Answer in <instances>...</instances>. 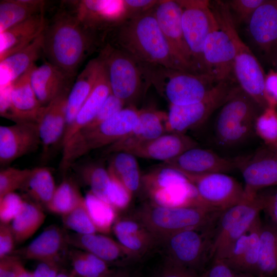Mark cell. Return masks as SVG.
I'll use <instances>...</instances> for the list:
<instances>
[{
  "label": "cell",
  "instance_id": "cell-1",
  "mask_svg": "<svg viewBox=\"0 0 277 277\" xmlns=\"http://www.w3.org/2000/svg\"><path fill=\"white\" fill-rule=\"evenodd\" d=\"M42 36V50L47 61L73 78L80 65L102 40L71 9L59 10L46 21Z\"/></svg>",
  "mask_w": 277,
  "mask_h": 277
},
{
  "label": "cell",
  "instance_id": "cell-2",
  "mask_svg": "<svg viewBox=\"0 0 277 277\" xmlns=\"http://www.w3.org/2000/svg\"><path fill=\"white\" fill-rule=\"evenodd\" d=\"M154 8L126 20L115 28L114 44L141 63L185 71L160 29Z\"/></svg>",
  "mask_w": 277,
  "mask_h": 277
},
{
  "label": "cell",
  "instance_id": "cell-3",
  "mask_svg": "<svg viewBox=\"0 0 277 277\" xmlns=\"http://www.w3.org/2000/svg\"><path fill=\"white\" fill-rule=\"evenodd\" d=\"M140 64L146 85L154 86L170 105L183 106L197 103L217 83L208 74H195L157 65Z\"/></svg>",
  "mask_w": 277,
  "mask_h": 277
},
{
  "label": "cell",
  "instance_id": "cell-4",
  "mask_svg": "<svg viewBox=\"0 0 277 277\" xmlns=\"http://www.w3.org/2000/svg\"><path fill=\"white\" fill-rule=\"evenodd\" d=\"M219 109L213 124V138L224 148L241 145L255 134L256 120L264 110L239 85Z\"/></svg>",
  "mask_w": 277,
  "mask_h": 277
},
{
  "label": "cell",
  "instance_id": "cell-5",
  "mask_svg": "<svg viewBox=\"0 0 277 277\" xmlns=\"http://www.w3.org/2000/svg\"><path fill=\"white\" fill-rule=\"evenodd\" d=\"M138 114L139 110L129 105L100 125L77 132L63 147L61 170L65 172L90 151L109 146L126 137L137 124Z\"/></svg>",
  "mask_w": 277,
  "mask_h": 277
},
{
  "label": "cell",
  "instance_id": "cell-6",
  "mask_svg": "<svg viewBox=\"0 0 277 277\" xmlns=\"http://www.w3.org/2000/svg\"><path fill=\"white\" fill-rule=\"evenodd\" d=\"M210 8L220 27L230 37L235 48L233 74L240 87L263 109L268 107L264 95L265 76L258 60L241 39L226 2L217 1Z\"/></svg>",
  "mask_w": 277,
  "mask_h": 277
},
{
  "label": "cell",
  "instance_id": "cell-7",
  "mask_svg": "<svg viewBox=\"0 0 277 277\" xmlns=\"http://www.w3.org/2000/svg\"><path fill=\"white\" fill-rule=\"evenodd\" d=\"M221 213L201 206L165 207L150 203L140 210L137 220L159 242L177 231L204 229Z\"/></svg>",
  "mask_w": 277,
  "mask_h": 277
},
{
  "label": "cell",
  "instance_id": "cell-8",
  "mask_svg": "<svg viewBox=\"0 0 277 277\" xmlns=\"http://www.w3.org/2000/svg\"><path fill=\"white\" fill-rule=\"evenodd\" d=\"M97 57L111 93L126 104L133 105L146 86L139 62L124 50L110 43L103 46Z\"/></svg>",
  "mask_w": 277,
  "mask_h": 277
},
{
  "label": "cell",
  "instance_id": "cell-9",
  "mask_svg": "<svg viewBox=\"0 0 277 277\" xmlns=\"http://www.w3.org/2000/svg\"><path fill=\"white\" fill-rule=\"evenodd\" d=\"M261 211L257 194H245L241 201L222 212L210 250L213 260L225 259L235 242L248 231Z\"/></svg>",
  "mask_w": 277,
  "mask_h": 277
},
{
  "label": "cell",
  "instance_id": "cell-10",
  "mask_svg": "<svg viewBox=\"0 0 277 277\" xmlns=\"http://www.w3.org/2000/svg\"><path fill=\"white\" fill-rule=\"evenodd\" d=\"M182 9V24L185 41L198 74H206L203 58L206 38L215 17L207 0H177Z\"/></svg>",
  "mask_w": 277,
  "mask_h": 277
},
{
  "label": "cell",
  "instance_id": "cell-11",
  "mask_svg": "<svg viewBox=\"0 0 277 277\" xmlns=\"http://www.w3.org/2000/svg\"><path fill=\"white\" fill-rule=\"evenodd\" d=\"M230 80L217 83L207 96L197 103L183 106L170 105L166 131L184 133L205 122L222 106L236 86L231 84Z\"/></svg>",
  "mask_w": 277,
  "mask_h": 277
},
{
  "label": "cell",
  "instance_id": "cell-12",
  "mask_svg": "<svg viewBox=\"0 0 277 277\" xmlns=\"http://www.w3.org/2000/svg\"><path fill=\"white\" fill-rule=\"evenodd\" d=\"M183 175L195 189L200 205L211 210L222 212L245 196L244 187L226 173Z\"/></svg>",
  "mask_w": 277,
  "mask_h": 277
},
{
  "label": "cell",
  "instance_id": "cell-13",
  "mask_svg": "<svg viewBox=\"0 0 277 277\" xmlns=\"http://www.w3.org/2000/svg\"><path fill=\"white\" fill-rule=\"evenodd\" d=\"M82 24L101 37L128 19L124 0L67 1Z\"/></svg>",
  "mask_w": 277,
  "mask_h": 277
},
{
  "label": "cell",
  "instance_id": "cell-14",
  "mask_svg": "<svg viewBox=\"0 0 277 277\" xmlns=\"http://www.w3.org/2000/svg\"><path fill=\"white\" fill-rule=\"evenodd\" d=\"M247 194L277 186V147L264 144L252 154L238 157Z\"/></svg>",
  "mask_w": 277,
  "mask_h": 277
},
{
  "label": "cell",
  "instance_id": "cell-15",
  "mask_svg": "<svg viewBox=\"0 0 277 277\" xmlns=\"http://www.w3.org/2000/svg\"><path fill=\"white\" fill-rule=\"evenodd\" d=\"M154 14L164 36L184 70L196 72L185 39L182 24V9L177 0H159Z\"/></svg>",
  "mask_w": 277,
  "mask_h": 277
},
{
  "label": "cell",
  "instance_id": "cell-16",
  "mask_svg": "<svg viewBox=\"0 0 277 277\" xmlns=\"http://www.w3.org/2000/svg\"><path fill=\"white\" fill-rule=\"evenodd\" d=\"M205 233L202 229H186L174 232L159 241L164 247L166 260L190 271L198 268L208 247Z\"/></svg>",
  "mask_w": 277,
  "mask_h": 277
},
{
  "label": "cell",
  "instance_id": "cell-17",
  "mask_svg": "<svg viewBox=\"0 0 277 277\" xmlns=\"http://www.w3.org/2000/svg\"><path fill=\"white\" fill-rule=\"evenodd\" d=\"M235 48L232 39L216 19L203 48L206 73L212 76L217 83L231 80Z\"/></svg>",
  "mask_w": 277,
  "mask_h": 277
},
{
  "label": "cell",
  "instance_id": "cell-18",
  "mask_svg": "<svg viewBox=\"0 0 277 277\" xmlns=\"http://www.w3.org/2000/svg\"><path fill=\"white\" fill-rule=\"evenodd\" d=\"M247 31L266 60L274 65L277 58V0H265L250 18Z\"/></svg>",
  "mask_w": 277,
  "mask_h": 277
},
{
  "label": "cell",
  "instance_id": "cell-19",
  "mask_svg": "<svg viewBox=\"0 0 277 277\" xmlns=\"http://www.w3.org/2000/svg\"><path fill=\"white\" fill-rule=\"evenodd\" d=\"M163 165L183 174L226 173L238 169V157H224L210 150L197 146L187 150L174 159L164 162Z\"/></svg>",
  "mask_w": 277,
  "mask_h": 277
},
{
  "label": "cell",
  "instance_id": "cell-20",
  "mask_svg": "<svg viewBox=\"0 0 277 277\" xmlns=\"http://www.w3.org/2000/svg\"><path fill=\"white\" fill-rule=\"evenodd\" d=\"M41 144L37 123L18 122L0 127V163L9 164L35 150Z\"/></svg>",
  "mask_w": 277,
  "mask_h": 277
},
{
  "label": "cell",
  "instance_id": "cell-21",
  "mask_svg": "<svg viewBox=\"0 0 277 277\" xmlns=\"http://www.w3.org/2000/svg\"><path fill=\"white\" fill-rule=\"evenodd\" d=\"M195 141L184 133L164 134L150 141L131 146L123 151L135 157L165 162L197 147Z\"/></svg>",
  "mask_w": 277,
  "mask_h": 277
},
{
  "label": "cell",
  "instance_id": "cell-22",
  "mask_svg": "<svg viewBox=\"0 0 277 277\" xmlns=\"http://www.w3.org/2000/svg\"><path fill=\"white\" fill-rule=\"evenodd\" d=\"M74 79L48 61L39 66L35 64L30 74L32 87L44 106L62 93L70 90Z\"/></svg>",
  "mask_w": 277,
  "mask_h": 277
},
{
  "label": "cell",
  "instance_id": "cell-23",
  "mask_svg": "<svg viewBox=\"0 0 277 277\" xmlns=\"http://www.w3.org/2000/svg\"><path fill=\"white\" fill-rule=\"evenodd\" d=\"M167 113L155 109L139 110L137 124L126 137L109 146L108 153L123 151L133 145L154 139L165 134Z\"/></svg>",
  "mask_w": 277,
  "mask_h": 277
},
{
  "label": "cell",
  "instance_id": "cell-24",
  "mask_svg": "<svg viewBox=\"0 0 277 277\" xmlns=\"http://www.w3.org/2000/svg\"><path fill=\"white\" fill-rule=\"evenodd\" d=\"M33 66L12 85L8 118L15 123H37L45 108L38 101L31 85L30 74Z\"/></svg>",
  "mask_w": 277,
  "mask_h": 277
},
{
  "label": "cell",
  "instance_id": "cell-25",
  "mask_svg": "<svg viewBox=\"0 0 277 277\" xmlns=\"http://www.w3.org/2000/svg\"><path fill=\"white\" fill-rule=\"evenodd\" d=\"M70 90L62 93L45 106L37 123L45 152L60 140L62 142L67 126V100Z\"/></svg>",
  "mask_w": 277,
  "mask_h": 277
},
{
  "label": "cell",
  "instance_id": "cell-26",
  "mask_svg": "<svg viewBox=\"0 0 277 277\" xmlns=\"http://www.w3.org/2000/svg\"><path fill=\"white\" fill-rule=\"evenodd\" d=\"M44 10L0 33V61L25 48L43 33Z\"/></svg>",
  "mask_w": 277,
  "mask_h": 277
},
{
  "label": "cell",
  "instance_id": "cell-27",
  "mask_svg": "<svg viewBox=\"0 0 277 277\" xmlns=\"http://www.w3.org/2000/svg\"><path fill=\"white\" fill-rule=\"evenodd\" d=\"M66 243L91 253L108 263L132 259L118 242L103 234H67Z\"/></svg>",
  "mask_w": 277,
  "mask_h": 277
},
{
  "label": "cell",
  "instance_id": "cell-28",
  "mask_svg": "<svg viewBox=\"0 0 277 277\" xmlns=\"http://www.w3.org/2000/svg\"><path fill=\"white\" fill-rule=\"evenodd\" d=\"M112 230L118 242L132 259L142 256L157 242L138 220H116Z\"/></svg>",
  "mask_w": 277,
  "mask_h": 277
},
{
  "label": "cell",
  "instance_id": "cell-29",
  "mask_svg": "<svg viewBox=\"0 0 277 277\" xmlns=\"http://www.w3.org/2000/svg\"><path fill=\"white\" fill-rule=\"evenodd\" d=\"M66 234L56 226H51L36 237L28 245L15 255L40 262L57 261L66 243Z\"/></svg>",
  "mask_w": 277,
  "mask_h": 277
},
{
  "label": "cell",
  "instance_id": "cell-30",
  "mask_svg": "<svg viewBox=\"0 0 277 277\" xmlns=\"http://www.w3.org/2000/svg\"><path fill=\"white\" fill-rule=\"evenodd\" d=\"M111 93L107 77L102 65L101 71L93 89L73 122L65 130L61 142L62 147L94 118Z\"/></svg>",
  "mask_w": 277,
  "mask_h": 277
},
{
  "label": "cell",
  "instance_id": "cell-31",
  "mask_svg": "<svg viewBox=\"0 0 277 277\" xmlns=\"http://www.w3.org/2000/svg\"><path fill=\"white\" fill-rule=\"evenodd\" d=\"M101 69L102 64L97 56L89 61L75 79L67 96L66 128L73 122L91 92Z\"/></svg>",
  "mask_w": 277,
  "mask_h": 277
},
{
  "label": "cell",
  "instance_id": "cell-32",
  "mask_svg": "<svg viewBox=\"0 0 277 277\" xmlns=\"http://www.w3.org/2000/svg\"><path fill=\"white\" fill-rule=\"evenodd\" d=\"M42 33L25 48L0 61V87L12 85L35 64L43 52Z\"/></svg>",
  "mask_w": 277,
  "mask_h": 277
},
{
  "label": "cell",
  "instance_id": "cell-33",
  "mask_svg": "<svg viewBox=\"0 0 277 277\" xmlns=\"http://www.w3.org/2000/svg\"><path fill=\"white\" fill-rule=\"evenodd\" d=\"M277 276V226L263 224L260 241L256 277Z\"/></svg>",
  "mask_w": 277,
  "mask_h": 277
},
{
  "label": "cell",
  "instance_id": "cell-34",
  "mask_svg": "<svg viewBox=\"0 0 277 277\" xmlns=\"http://www.w3.org/2000/svg\"><path fill=\"white\" fill-rule=\"evenodd\" d=\"M42 0H1L0 33L44 10Z\"/></svg>",
  "mask_w": 277,
  "mask_h": 277
},
{
  "label": "cell",
  "instance_id": "cell-35",
  "mask_svg": "<svg viewBox=\"0 0 277 277\" xmlns=\"http://www.w3.org/2000/svg\"><path fill=\"white\" fill-rule=\"evenodd\" d=\"M45 219L46 215L39 205L24 201L21 211L11 225L16 243H24L33 236Z\"/></svg>",
  "mask_w": 277,
  "mask_h": 277
},
{
  "label": "cell",
  "instance_id": "cell-36",
  "mask_svg": "<svg viewBox=\"0 0 277 277\" xmlns=\"http://www.w3.org/2000/svg\"><path fill=\"white\" fill-rule=\"evenodd\" d=\"M108 170L133 195L142 183L140 168L135 156L124 151L113 153Z\"/></svg>",
  "mask_w": 277,
  "mask_h": 277
},
{
  "label": "cell",
  "instance_id": "cell-37",
  "mask_svg": "<svg viewBox=\"0 0 277 277\" xmlns=\"http://www.w3.org/2000/svg\"><path fill=\"white\" fill-rule=\"evenodd\" d=\"M84 198L87 212L97 232L109 233L116 220V210L90 191Z\"/></svg>",
  "mask_w": 277,
  "mask_h": 277
},
{
  "label": "cell",
  "instance_id": "cell-38",
  "mask_svg": "<svg viewBox=\"0 0 277 277\" xmlns=\"http://www.w3.org/2000/svg\"><path fill=\"white\" fill-rule=\"evenodd\" d=\"M56 188L51 171L44 167L31 169L24 187L31 197L46 206L51 200Z\"/></svg>",
  "mask_w": 277,
  "mask_h": 277
},
{
  "label": "cell",
  "instance_id": "cell-39",
  "mask_svg": "<svg viewBox=\"0 0 277 277\" xmlns=\"http://www.w3.org/2000/svg\"><path fill=\"white\" fill-rule=\"evenodd\" d=\"M84 200L76 185L69 180L63 181L54 191L47 209L56 214L65 215L77 207Z\"/></svg>",
  "mask_w": 277,
  "mask_h": 277
},
{
  "label": "cell",
  "instance_id": "cell-40",
  "mask_svg": "<svg viewBox=\"0 0 277 277\" xmlns=\"http://www.w3.org/2000/svg\"><path fill=\"white\" fill-rule=\"evenodd\" d=\"M74 166L76 167L75 170L80 177L90 187V191L97 197L107 202L106 193L110 181L108 169L101 164L94 163Z\"/></svg>",
  "mask_w": 277,
  "mask_h": 277
},
{
  "label": "cell",
  "instance_id": "cell-41",
  "mask_svg": "<svg viewBox=\"0 0 277 277\" xmlns=\"http://www.w3.org/2000/svg\"><path fill=\"white\" fill-rule=\"evenodd\" d=\"M70 257L73 270L81 277H104L112 271L108 263L91 253L74 250L70 252Z\"/></svg>",
  "mask_w": 277,
  "mask_h": 277
},
{
  "label": "cell",
  "instance_id": "cell-42",
  "mask_svg": "<svg viewBox=\"0 0 277 277\" xmlns=\"http://www.w3.org/2000/svg\"><path fill=\"white\" fill-rule=\"evenodd\" d=\"M263 224L260 216L248 231V240L241 272L255 276L259 259L260 234Z\"/></svg>",
  "mask_w": 277,
  "mask_h": 277
},
{
  "label": "cell",
  "instance_id": "cell-43",
  "mask_svg": "<svg viewBox=\"0 0 277 277\" xmlns=\"http://www.w3.org/2000/svg\"><path fill=\"white\" fill-rule=\"evenodd\" d=\"M254 133L264 144L277 147V111L267 107L257 117Z\"/></svg>",
  "mask_w": 277,
  "mask_h": 277
},
{
  "label": "cell",
  "instance_id": "cell-44",
  "mask_svg": "<svg viewBox=\"0 0 277 277\" xmlns=\"http://www.w3.org/2000/svg\"><path fill=\"white\" fill-rule=\"evenodd\" d=\"M62 216L65 227L75 233L88 234L97 232L87 212L85 198L74 209Z\"/></svg>",
  "mask_w": 277,
  "mask_h": 277
},
{
  "label": "cell",
  "instance_id": "cell-45",
  "mask_svg": "<svg viewBox=\"0 0 277 277\" xmlns=\"http://www.w3.org/2000/svg\"><path fill=\"white\" fill-rule=\"evenodd\" d=\"M31 169L8 167L0 172V199L7 194L23 189L29 177Z\"/></svg>",
  "mask_w": 277,
  "mask_h": 277
},
{
  "label": "cell",
  "instance_id": "cell-46",
  "mask_svg": "<svg viewBox=\"0 0 277 277\" xmlns=\"http://www.w3.org/2000/svg\"><path fill=\"white\" fill-rule=\"evenodd\" d=\"M109 172L110 181L106 193L107 202L116 211L125 209L129 206L133 195L114 174Z\"/></svg>",
  "mask_w": 277,
  "mask_h": 277
},
{
  "label": "cell",
  "instance_id": "cell-47",
  "mask_svg": "<svg viewBox=\"0 0 277 277\" xmlns=\"http://www.w3.org/2000/svg\"><path fill=\"white\" fill-rule=\"evenodd\" d=\"M265 0H232L226 2L236 27L248 24L252 15Z\"/></svg>",
  "mask_w": 277,
  "mask_h": 277
},
{
  "label": "cell",
  "instance_id": "cell-48",
  "mask_svg": "<svg viewBox=\"0 0 277 277\" xmlns=\"http://www.w3.org/2000/svg\"><path fill=\"white\" fill-rule=\"evenodd\" d=\"M125 105L124 101L111 93L94 118L84 128H92L100 125L122 110Z\"/></svg>",
  "mask_w": 277,
  "mask_h": 277
},
{
  "label": "cell",
  "instance_id": "cell-49",
  "mask_svg": "<svg viewBox=\"0 0 277 277\" xmlns=\"http://www.w3.org/2000/svg\"><path fill=\"white\" fill-rule=\"evenodd\" d=\"M24 201L15 192L7 194L0 199L1 223L12 222L21 211Z\"/></svg>",
  "mask_w": 277,
  "mask_h": 277
},
{
  "label": "cell",
  "instance_id": "cell-50",
  "mask_svg": "<svg viewBox=\"0 0 277 277\" xmlns=\"http://www.w3.org/2000/svg\"><path fill=\"white\" fill-rule=\"evenodd\" d=\"M258 197L262 211H264L270 220V223L277 226V186L267 188L258 191Z\"/></svg>",
  "mask_w": 277,
  "mask_h": 277
},
{
  "label": "cell",
  "instance_id": "cell-51",
  "mask_svg": "<svg viewBox=\"0 0 277 277\" xmlns=\"http://www.w3.org/2000/svg\"><path fill=\"white\" fill-rule=\"evenodd\" d=\"M254 275L241 273H236L224 261L213 260V264L197 277H253Z\"/></svg>",
  "mask_w": 277,
  "mask_h": 277
},
{
  "label": "cell",
  "instance_id": "cell-52",
  "mask_svg": "<svg viewBox=\"0 0 277 277\" xmlns=\"http://www.w3.org/2000/svg\"><path fill=\"white\" fill-rule=\"evenodd\" d=\"M16 241L9 224L0 225V259L13 252Z\"/></svg>",
  "mask_w": 277,
  "mask_h": 277
},
{
  "label": "cell",
  "instance_id": "cell-53",
  "mask_svg": "<svg viewBox=\"0 0 277 277\" xmlns=\"http://www.w3.org/2000/svg\"><path fill=\"white\" fill-rule=\"evenodd\" d=\"M264 95L268 107L277 106V71L271 70L265 76Z\"/></svg>",
  "mask_w": 277,
  "mask_h": 277
},
{
  "label": "cell",
  "instance_id": "cell-54",
  "mask_svg": "<svg viewBox=\"0 0 277 277\" xmlns=\"http://www.w3.org/2000/svg\"><path fill=\"white\" fill-rule=\"evenodd\" d=\"M159 1L124 0L128 19L154 8Z\"/></svg>",
  "mask_w": 277,
  "mask_h": 277
},
{
  "label": "cell",
  "instance_id": "cell-55",
  "mask_svg": "<svg viewBox=\"0 0 277 277\" xmlns=\"http://www.w3.org/2000/svg\"><path fill=\"white\" fill-rule=\"evenodd\" d=\"M154 277H197L188 269L166 260Z\"/></svg>",
  "mask_w": 277,
  "mask_h": 277
},
{
  "label": "cell",
  "instance_id": "cell-56",
  "mask_svg": "<svg viewBox=\"0 0 277 277\" xmlns=\"http://www.w3.org/2000/svg\"><path fill=\"white\" fill-rule=\"evenodd\" d=\"M22 262L16 255H9L0 259V277H16Z\"/></svg>",
  "mask_w": 277,
  "mask_h": 277
},
{
  "label": "cell",
  "instance_id": "cell-57",
  "mask_svg": "<svg viewBox=\"0 0 277 277\" xmlns=\"http://www.w3.org/2000/svg\"><path fill=\"white\" fill-rule=\"evenodd\" d=\"M32 273L33 277H57L58 274L57 261L41 262Z\"/></svg>",
  "mask_w": 277,
  "mask_h": 277
},
{
  "label": "cell",
  "instance_id": "cell-58",
  "mask_svg": "<svg viewBox=\"0 0 277 277\" xmlns=\"http://www.w3.org/2000/svg\"><path fill=\"white\" fill-rule=\"evenodd\" d=\"M12 85L0 87V114L1 116L7 118L11 106V94Z\"/></svg>",
  "mask_w": 277,
  "mask_h": 277
},
{
  "label": "cell",
  "instance_id": "cell-59",
  "mask_svg": "<svg viewBox=\"0 0 277 277\" xmlns=\"http://www.w3.org/2000/svg\"><path fill=\"white\" fill-rule=\"evenodd\" d=\"M104 277H134L129 272L125 270L111 271L109 274Z\"/></svg>",
  "mask_w": 277,
  "mask_h": 277
},
{
  "label": "cell",
  "instance_id": "cell-60",
  "mask_svg": "<svg viewBox=\"0 0 277 277\" xmlns=\"http://www.w3.org/2000/svg\"><path fill=\"white\" fill-rule=\"evenodd\" d=\"M16 277H33V273L27 270L22 263L20 265Z\"/></svg>",
  "mask_w": 277,
  "mask_h": 277
},
{
  "label": "cell",
  "instance_id": "cell-61",
  "mask_svg": "<svg viewBox=\"0 0 277 277\" xmlns=\"http://www.w3.org/2000/svg\"><path fill=\"white\" fill-rule=\"evenodd\" d=\"M76 274L75 272L72 270L70 272L63 271L58 273L57 277H76Z\"/></svg>",
  "mask_w": 277,
  "mask_h": 277
},
{
  "label": "cell",
  "instance_id": "cell-62",
  "mask_svg": "<svg viewBox=\"0 0 277 277\" xmlns=\"http://www.w3.org/2000/svg\"><path fill=\"white\" fill-rule=\"evenodd\" d=\"M274 65H275V66H277V58H276V61H275V63Z\"/></svg>",
  "mask_w": 277,
  "mask_h": 277
},
{
  "label": "cell",
  "instance_id": "cell-63",
  "mask_svg": "<svg viewBox=\"0 0 277 277\" xmlns=\"http://www.w3.org/2000/svg\"><path fill=\"white\" fill-rule=\"evenodd\" d=\"M253 277H256V276H253Z\"/></svg>",
  "mask_w": 277,
  "mask_h": 277
}]
</instances>
